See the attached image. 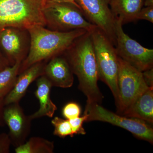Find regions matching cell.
Here are the masks:
<instances>
[{"instance_id":"6da1fadb","label":"cell","mask_w":153,"mask_h":153,"mask_svg":"<svg viewBox=\"0 0 153 153\" xmlns=\"http://www.w3.org/2000/svg\"><path fill=\"white\" fill-rule=\"evenodd\" d=\"M62 54L78 78L79 90L87 98L85 113L92 105L101 104L103 98L97 84L98 69L90 32L77 38Z\"/></svg>"},{"instance_id":"7a4b0ae2","label":"cell","mask_w":153,"mask_h":153,"mask_svg":"<svg viewBox=\"0 0 153 153\" xmlns=\"http://www.w3.org/2000/svg\"><path fill=\"white\" fill-rule=\"evenodd\" d=\"M30 47L27 56L21 63L19 75L33 64L61 55L77 38L88 31L78 29L66 32L49 30L42 26H36L28 30Z\"/></svg>"},{"instance_id":"3957f363","label":"cell","mask_w":153,"mask_h":153,"mask_svg":"<svg viewBox=\"0 0 153 153\" xmlns=\"http://www.w3.org/2000/svg\"><path fill=\"white\" fill-rule=\"evenodd\" d=\"M47 0H0V31L6 27L29 30L46 27L43 9Z\"/></svg>"},{"instance_id":"277c9868","label":"cell","mask_w":153,"mask_h":153,"mask_svg":"<svg viewBox=\"0 0 153 153\" xmlns=\"http://www.w3.org/2000/svg\"><path fill=\"white\" fill-rule=\"evenodd\" d=\"M90 33L97 64L99 79L109 88L116 102L118 99V56L114 45L100 29L96 27Z\"/></svg>"},{"instance_id":"5b68a950","label":"cell","mask_w":153,"mask_h":153,"mask_svg":"<svg viewBox=\"0 0 153 153\" xmlns=\"http://www.w3.org/2000/svg\"><path fill=\"white\" fill-rule=\"evenodd\" d=\"M43 14L46 27L53 31L66 32L84 29L90 32L96 27L85 19L79 8L68 3L47 0Z\"/></svg>"},{"instance_id":"8992f818","label":"cell","mask_w":153,"mask_h":153,"mask_svg":"<svg viewBox=\"0 0 153 153\" xmlns=\"http://www.w3.org/2000/svg\"><path fill=\"white\" fill-rule=\"evenodd\" d=\"M117 114L122 115L143 92L149 87L142 72L118 57Z\"/></svg>"},{"instance_id":"52a82bcc","label":"cell","mask_w":153,"mask_h":153,"mask_svg":"<svg viewBox=\"0 0 153 153\" xmlns=\"http://www.w3.org/2000/svg\"><path fill=\"white\" fill-rule=\"evenodd\" d=\"M116 52L117 56L139 71L153 68V49L143 47L124 32L122 22L116 18Z\"/></svg>"},{"instance_id":"ba28073f","label":"cell","mask_w":153,"mask_h":153,"mask_svg":"<svg viewBox=\"0 0 153 153\" xmlns=\"http://www.w3.org/2000/svg\"><path fill=\"white\" fill-rule=\"evenodd\" d=\"M84 114L88 115L86 122L108 123L126 130L137 138L153 143V128L143 121L114 113L97 104L91 107Z\"/></svg>"},{"instance_id":"9c48e42d","label":"cell","mask_w":153,"mask_h":153,"mask_svg":"<svg viewBox=\"0 0 153 153\" xmlns=\"http://www.w3.org/2000/svg\"><path fill=\"white\" fill-rule=\"evenodd\" d=\"M85 19L97 27L115 46L116 19L109 0H75Z\"/></svg>"},{"instance_id":"30bf717a","label":"cell","mask_w":153,"mask_h":153,"mask_svg":"<svg viewBox=\"0 0 153 153\" xmlns=\"http://www.w3.org/2000/svg\"><path fill=\"white\" fill-rule=\"evenodd\" d=\"M30 47L28 30L6 27L0 31V52L7 58L10 66L22 63L27 56Z\"/></svg>"},{"instance_id":"8fae6325","label":"cell","mask_w":153,"mask_h":153,"mask_svg":"<svg viewBox=\"0 0 153 153\" xmlns=\"http://www.w3.org/2000/svg\"><path fill=\"white\" fill-rule=\"evenodd\" d=\"M4 110L5 123L10 129L11 144L17 147L26 142L30 133L32 120L26 115L19 102L5 105Z\"/></svg>"},{"instance_id":"7c38bea8","label":"cell","mask_w":153,"mask_h":153,"mask_svg":"<svg viewBox=\"0 0 153 153\" xmlns=\"http://www.w3.org/2000/svg\"><path fill=\"white\" fill-rule=\"evenodd\" d=\"M44 75L52 87L68 88L71 87L74 82L73 72L63 54L53 57L47 61Z\"/></svg>"},{"instance_id":"4fadbf2b","label":"cell","mask_w":153,"mask_h":153,"mask_svg":"<svg viewBox=\"0 0 153 153\" xmlns=\"http://www.w3.org/2000/svg\"><path fill=\"white\" fill-rule=\"evenodd\" d=\"M47 61L44 60L35 63L18 75L13 88L4 98L5 105L19 102L25 95L30 84L44 75V68Z\"/></svg>"},{"instance_id":"5bb4252c","label":"cell","mask_w":153,"mask_h":153,"mask_svg":"<svg viewBox=\"0 0 153 153\" xmlns=\"http://www.w3.org/2000/svg\"><path fill=\"white\" fill-rule=\"evenodd\" d=\"M122 116L153 123V87L141 94Z\"/></svg>"},{"instance_id":"9a60e30c","label":"cell","mask_w":153,"mask_h":153,"mask_svg":"<svg viewBox=\"0 0 153 153\" xmlns=\"http://www.w3.org/2000/svg\"><path fill=\"white\" fill-rule=\"evenodd\" d=\"M36 83L37 88L35 95L39 100L40 108L38 111L29 116L32 120L44 116L52 118L57 110V106L50 98L52 85L44 75L37 78Z\"/></svg>"},{"instance_id":"2e32d148","label":"cell","mask_w":153,"mask_h":153,"mask_svg":"<svg viewBox=\"0 0 153 153\" xmlns=\"http://www.w3.org/2000/svg\"><path fill=\"white\" fill-rule=\"evenodd\" d=\"M109 6L115 18L122 25L137 21V15L144 6V0H109Z\"/></svg>"},{"instance_id":"e0dca14e","label":"cell","mask_w":153,"mask_h":153,"mask_svg":"<svg viewBox=\"0 0 153 153\" xmlns=\"http://www.w3.org/2000/svg\"><path fill=\"white\" fill-rule=\"evenodd\" d=\"M54 149L53 142L40 137H32L28 141L16 147V153H52Z\"/></svg>"},{"instance_id":"ac0fdd59","label":"cell","mask_w":153,"mask_h":153,"mask_svg":"<svg viewBox=\"0 0 153 153\" xmlns=\"http://www.w3.org/2000/svg\"><path fill=\"white\" fill-rule=\"evenodd\" d=\"M21 64L17 62L0 70V98H4L13 88Z\"/></svg>"},{"instance_id":"d6986e66","label":"cell","mask_w":153,"mask_h":153,"mask_svg":"<svg viewBox=\"0 0 153 153\" xmlns=\"http://www.w3.org/2000/svg\"><path fill=\"white\" fill-rule=\"evenodd\" d=\"M51 123L54 127L53 134L55 135L63 138L67 136L74 137V134L68 120L55 117L52 120Z\"/></svg>"},{"instance_id":"ffe728a7","label":"cell","mask_w":153,"mask_h":153,"mask_svg":"<svg viewBox=\"0 0 153 153\" xmlns=\"http://www.w3.org/2000/svg\"><path fill=\"white\" fill-rule=\"evenodd\" d=\"M81 108L78 103L69 102L65 105L62 109V114L66 120L79 117L81 114Z\"/></svg>"},{"instance_id":"44dd1931","label":"cell","mask_w":153,"mask_h":153,"mask_svg":"<svg viewBox=\"0 0 153 153\" xmlns=\"http://www.w3.org/2000/svg\"><path fill=\"white\" fill-rule=\"evenodd\" d=\"M88 117V115L84 114V115L81 117H79L68 120L74 135H85L86 134V131L83 127V124L84 122L87 121Z\"/></svg>"},{"instance_id":"7402d4cb","label":"cell","mask_w":153,"mask_h":153,"mask_svg":"<svg viewBox=\"0 0 153 153\" xmlns=\"http://www.w3.org/2000/svg\"><path fill=\"white\" fill-rule=\"evenodd\" d=\"M137 21L145 20L153 23V6L143 7L137 15Z\"/></svg>"},{"instance_id":"603a6c76","label":"cell","mask_w":153,"mask_h":153,"mask_svg":"<svg viewBox=\"0 0 153 153\" xmlns=\"http://www.w3.org/2000/svg\"><path fill=\"white\" fill-rule=\"evenodd\" d=\"M11 141L9 134L3 133L0 134V153L10 152Z\"/></svg>"},{"instance_id":"cb8c5ba5","label":"cell","mask_w":153,"mask_h":153,"mask_svg":"<svg viewBox=\"0 0 153 153\" xmlns=\"http://www.w3.org/2000/svg\"><path fill=\"white\" fill-rule=\"evenodd\" d=\"M142 74L146 84L149 87H153V68L143 71Z\"/></svg>"},{"instance_id":"d4e9b609","label":"cell","mask_w":153,"mask_h":153,"mask_svg":"<svg viewBox=\"0 0 153 153\" xmlns=\"http://www.w3.org/2000/svg\"><path fill=\"white\" fill-rule=\"evenodd\" d=\"M5 106L4 99L0 98V126H4L5 123L4 119V110Z\"/></svg>"},{"instance_id":"484cf974","label":"cell","mask_w":153,"mask_h":153,"mask_svg":"<svg viewBox=\"0 0 153 153\" xmlns=\"http://www.w3.org/2000/svg\"><path fill=\"white\" fill-rule=\"evenodd\" d=\"M10 66V63L3 54L0 52V70Z\"/></svg>"},{"instance_id":"4316f807","label":"cell","mask_w":153,"mask_h":153,"mask_svg":"<svg viewBox=\"0 0 153 153\" xmlns=\"http://www.w3.org/2000/svg\"><path fill=\"white\" fill-rule=\"evenodd\" d=\"M49 1H52L56 2L59 3H68V4H72L76 6L80 10V7L78 4L76 3L75 0H49Z\"/></svg>"},{"instance_id":"83f0119b","label":"cell","mask_w":153,"mask_h":153,"mask_svg":"<svg viewBox=\"0 0 153 153\" xmlns=\"http://www.w3.org/2000/svg\"><path fill=\"white\" fill-rule=\"evenodd\" d=\"M143 6H145V7H152L153 0H144Z\"/></svg>"}]
</instances>
